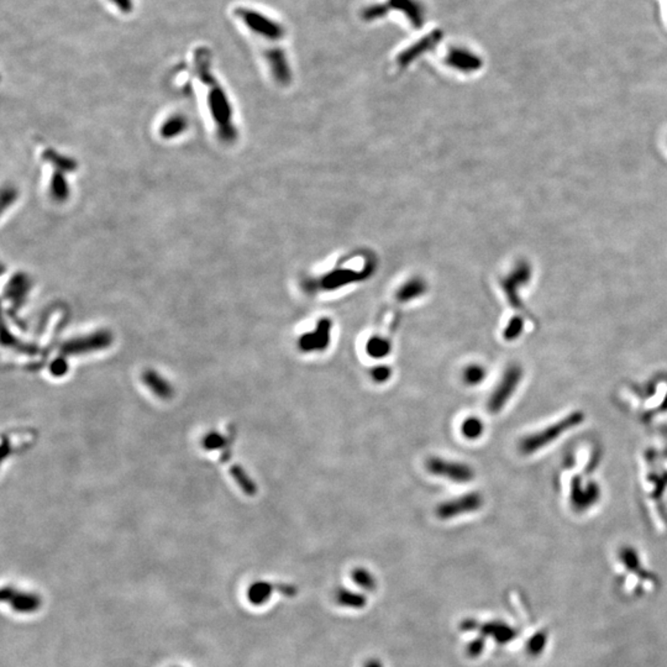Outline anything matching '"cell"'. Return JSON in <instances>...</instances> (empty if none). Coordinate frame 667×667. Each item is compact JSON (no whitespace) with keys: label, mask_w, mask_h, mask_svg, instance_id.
I'll use <instances>...</instances> for the list:
<instances>
[{"label":"cell","mask_w":667,"mask_h":667,"mask_svg":"<svg viewBox=\"0 0 667 667\" xmlns=\"http://www.w3.org/2000/svg\"><path fill=\"white\" fill-rule=\"evenodd\" d=\"M367 256L354 255L340 258L333 267L324 269L322 275L309 276L304 280V291L307 294L330 293L340 288L347 287L354 283L365 281L371 276L372 266ZM374 262V261H372Z\"/></svg>","instance_id":"6da1fadb"},{"label":"cell","mask_w":667,"mask_h":667,"mask_svg":"<svg viewBox=\"0 0 667 667\" xmlns=\"http://www.w3.org/2000/svg\"><path fill=\"white\" fill-rule=\"evenodd\" d=\"M585 420V414L582 412H574L570 413L568 416L560 419L559 422L550 424L540 432L529 434L524 436L519 443V451L523 455H533L536 454L541 449L548 447L549 445L554 444L556 440L560 439L562 435L570 432L571 429L579 427L581 423Z\"/></svg>","instance_id":"7a4b0ae2"},{"label":"cell","mask_w":667,"mask_h":667,"mask_svg":"<svg viewBox=\"0 0 667 667\" xmlns=\"http://www.w3.org/2000/svg\"><path fill=\"white\" fill-rule=\"evenodd\" d=\"M523 374H524L523 369L516 363L510 365L505 369L499 380V383L493 389L487 403V408L491 414L501 413L504 407L508 404L510 399L513 397L515 391L521 385Z\"/></svg>","instance_id":"3957f363"},{"label":"cell","mask_w":667,"mask_h":667,"mask_svg":"<svg viewBox=\"0 0 667 667\" xmlns=\"http://www.w3.org/2000/svg\"><path fill=\"white\" fill-rule=\"evenodd\" d=\"M425 466L429 474L447 478L455 483H468L474 480L476 474L474 468L467 463L450 461L441 457L433 456L427 458Z\"/></svg>","instance_id":"277c9868"},{"label":"cell","mask_w":667,"mask_h":667,"mask_svg":"<svg viewBox=\"0 0 667 667\" xmlns=\"http://www.w3.org/2000/svg\"><path fill=\"white\" fill-rule=\"evenodd\" d=\"M333 322L329 318H322L316 322V328L299 338V350L305 354L324 352L331 342Z\"/></svg>","instance_id":"5b68a950"},{"label":"cell","mask_w":667,"mask_h":667,"mask_svg":"<svg viewBox=\"0 0 667 667\" xmlns=\"http://www.w3.org/2000/svg\"><path fill=\"white\" fill-rule=\"evenodd\" d=\"M482 505H483V497L481 496V493L472 492L440 504L436 508V515L440 519L447 521L454 516L477 512L482 508Z\"/></svg>","instance_id":"8992f818"},{"label":"cell","mask_w":667,"mask_h":667,"mask_svg":"<svg viewBox=\"0 0 667 667\" xmlns=\"http://www.w3.org/2000/svg\"><path fill=\"white\" fill-rule=\"evenodd\" d=\"M239 17L246 23V26H249L255 32L262 34V36L269 39H278L281 36L280 28H276L275 23H271L269 19L262 17V14L251 12L247 9H241L239 10Z\"/></svg>","instance_id":"52a82bcc"},{"label":"cell","mask_w":667,"mask_h":667,"mask_svg":"<svg viewBox=\"0 0 667 667\" xmlns=\"http://www.w3.org/2000/svg\"><path fill=\"white\" fill-rule=\"evenodd\" d=\"M601 497L599 487L594 483H587L581 485V482H577L572 485V493H571V502L576 510H586L592 505L597 503Z\"/></svg>","instance_id":"ba28073f"},{"label":"cell","mask_w":667,"mask_h":667,"mask_svg":"<svg viewBox=\"0 0 667 667\" xmlns=\"http://www.w3.org/2000/svg\"><path fill=\"white\" fill-rule=\"evenodd\" d=\"M427 291L425 284L420 280H412L403 284L396 293V299L399 303H409L413 299L419 298Z\"/></svg>","instance_id":"9c48e42d"},{"label":"cell","mask_w":667,"mask_h":667,"mask_svg":"<svg viewBox=\"0 0 667 667\" xmlns=\"http://www.w3.org/2000/svg\"><path fill=\"white\" fill-rule=\"evenodd\" d=\"M392 351V342L389 339L374 335L369 338L366 344V352L372 358H385Z\"/></svg>","instance_id":"30bf717a"},{"label":"cell","mask_w":667,"mask_h":667,"mask_svg":"<svg viewBox=\"0 0 667 667\" xmlns=\"http://www.w3.org/2000/svg\"><path fill=\"white\" fill-rule=\"evenodd\" d=\"M461 433L466 439H480L485 433V424L477 416H468L461 424Z\"/></svg>","instance_id":"8fae6325"},{"label":"cell","mask_w":667,"mask_h":667,"mask_svg":"<svg viewBox=\"0 0 667 667\" xmlns=\"http://www.w3.org/2000/svg\"><path fill=\"white\" fill-rule=\"evenodd\" d=\"M486 377L487 369L480 363L468 365L467 367L463 369V380L467 386H478L486 380Z\"/></svg>","instance_id":"7c38bea8"},{"label":"cell","mask_w":667,"mask_h":667,"mask_svg":"<svg viewBox=\"0 0 667 667\" xmlns=\"http://www.w3.org/2000/svg\"><path fill=\"white\" fill-rule=\"evenodd\" d=\"M524 330V320L521 316H513L504 329L503 338L507 341L518 339Z\"/></svg>","instance_id":"4fadbf2b"},{"label":"cell","mask_w":667,"mask_h":667,"mask_svg":"<svg viewBox=\"0 0 667 667\" xmlns=\"http://www.w3.org/2000/svg\"><path fill=\"white\" fill-rule=\"evenodd\" d=\"M369 375H371V378H372V380L375 383L382 385V383H386L387 380L391 378L392 369L389 366H387V365H380V366H376V367L371 369Z\"/></svg>","instance_id":"5bb4252c"}]
</instances>
